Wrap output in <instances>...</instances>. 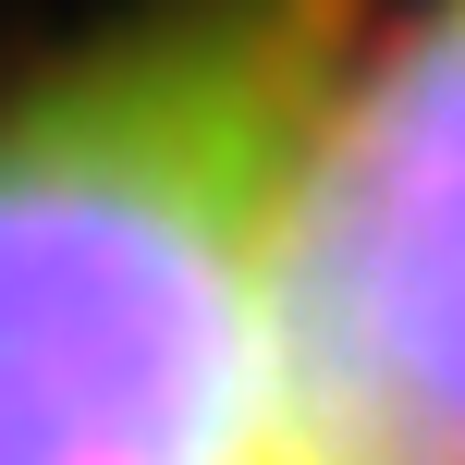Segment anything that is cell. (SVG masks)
Listing matches in <instances>:
<instances>
[{
    "label": "cell",
    "mask_w": 465,
    "mask_h": 465,
    "mask_svg": "<svg viewBox=\"0 0 465 465\" xmlns=\"http://www.w3.org/2000/svg\"><path fill=\"white\" fill-rule=\"evenodd\" d=\"M343 0H160L0 98V465H282V196Z\"/></svg>",
    "instance_id": "obj_1"
},
{
    "label": "cell",
    "mask_w": 465,
    "mask_h": 465,
    "mask_svg": "<svg viewBox=\"0 0 465 465\" xmlns=\"http://www.w3.org/2000/svg\"><path fill=\"white\" fill-rule=\"evenodd\" d=\"M282 465H465V0L331 62L294 147Z\"/></svg>",
    "instance_id": "obj_2"
}]
</instances>
